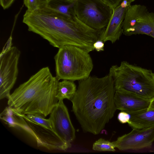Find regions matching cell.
Instances as JSON below:
<instances>
[{
    "label": "cell",
    "mask_w": 154,
    "mask_h": 154,
    "mask_svg": "<svg viewBox=\"0 0 154 154\" xmlns=\"http://www.w3.org/2000/svg\"><path fill=\"white\" fill-rule=\"evenodd\" d=\"M115 91L109 73L100 78L90 76L79 81L71 101L72 111L84 131L98 134L112 118L117 110Z\"/></svg>",
    "instance_id": "obj_1"
},
{
    "label": "cell",
    "mask_w": 154,
    "mask_h": 154,
    "mask_svg": "<svg viewBox=\"0 0 154 154\" xmlns=\"http://www.w3.org/2000/svg\"><path fill=\"white\" fill-rule=\"evenodd\" d=\"M23 22L29 31L58 48L72 45L89 52L94 49L93 44L99 39L100 33V31L87 26L76 16L69 17L47 7L34 11L27 10Z\"/></svg>",
    "instance_id": "obj_2"
},
{
    "label": "cell",
    "mask_w": 154,
    "mask_h": 154,
    "mask_svg": "<svg viewBox=\"0 0 154 154\" xmlns=\"http://www.w3.org/2000/svg\"><path fill=\"white\" fill-rule=\"evenodd\" d=\"M59 80L49 68L43 67L20 84L8 98V106L25 115L45 118L57 104Z\"/></svg>",
    "instance_id": "obj_3"
},
{
    "label": "cell",
    "mask_w": 154,
    "mask_h": 154,
    "mask_svg": "<svg viewBox=\"0 0 154 154\" xmlns=\"http://www.w3.org/2000/svg\"><path fill=\"white\" fill-rule=\"evenodd\" d=\"M109 73L116 91L130 92L150 101L154 98V72L151 70L122 61L119 66H112Z\"/></svg>",
    "instance_id": "obj_4"
},
{
    "label": "cell",
    "mask_w": 154,
    "mask_h": 154,
    "mask_svg": "<svg viewBox=\"0 0 154 154\" xmlns=\"http://www.w3.org/2000/svg\"><path fill=\"white\" fill-rule=\"evenodd\" d=\"M58 48L54 59L56 77L59 80L80 81L90 76L93 64L89 52L72 45Z\"/></svg>",
    "instance_id": "obj_5"
},
{
    "label": "cell",
    "mask_w": 154,
    "mask_h": 154,
    "mask_svg": "<svg viewBox=\"0 0 154 154\" xmlns=\"http://www.w3.org/2000/svg\"><path fill=\"white\" fill-rule=\"evenodd\" d=\"M74 9L81 21L99 31L106 27L113 12V8L103 0H76Z\"/></svg>",
    "instance_id": "obj_6"
},
{
    "label": "cell",
    "mask_w": 154,
    "mask_h": 154,
    "mask_svg": "<svg viewBox=\"0 0 154 154\" xmlns=\"http://www.w3.org/2000/svg\"><path fill=\"white\" fill-rule=\"evenodd\" d=\"M11 40L7 43L0 56V99L9 97L18 73V63L20 52L12 46Z\"/></svg>",
    "instance_id": "obj_7"
},
{
    "label": "cell",
    "mask_w": 154,
    "mask_h": 154,
    "mask_svg": "<svg viewBox=\"0 0 154 154\" xmlns=\"http://www.w3.org/2000/svg\"><path fill=\"white\" fill-rule=\"evenodd\" d=\"M122 29L126 36L141 34L154 38V13L144 5H131L126 12Z\"/></svg>",
    "instance_id": "obj_8"
},
{
    "label": "cell",
    "mask_w": 154,
    "mask_h": 154,
    "mask_svg": "<svg viewBox=\"0 0 154 154\" xmlns=\"http://www.w3.org/2000/svg\"><path fill=\"white\" fill-rule=\"evenodd\" d=\"M23 121L20 130L30 134L35 140L38 146L50 150L65 151L70 144L62 140L53 130L35 123L26 115L23 114Z\"/></svg>",
    "instance_id": "obj_9"
},
{
    "label": "cell",
    "mask_w": 154,
    "mask_h": 154,
    "mask_svg": "<svg viewBox=\"0 0 154 154\" xmlns=\"http://www.w3.org/2000/svg\"><path fill=\"white\" fill-rule=\"evenodd\" d=\"M49 119L54 132L63 141L70 144L75 139V130L63 100H58Z\"/></svg>",
    "instance_id": "obj_10"
},
{
    "label": "cell",
    "mask_w": 154,
    "mask_h": 154,
    "mask_svg": "<svg viewBox=\"0 0 154 154\" xmlns=\"http://www.w3.org/2000/svg\"><path fill=\"white\" fill-rule=\"evenodd\" d=\"M154 141V126L143 129H133L113 141L120 150L140 149L151 147Z\"/></svg>",
    "instance_id": "obj_11"
},
{
    "label": "cell",
    "mask_w": 154,
    "mask_h": 154,
    "mask_svg": "<svg viewBox=\"0 0 154 154\" xmlns=\"http://www.w3.org/2000/svg\"><path fill=\"white\" fill-rule=\"evenodd\" d=\"M135 0H123L115 8L106 27L101 31L99 39L104 42L110 41L114 43L119 40L123 33L122 26L127 11Z\"/></svg>",
    "instance_id": "obj_12"
},
{
    "label": "cell",
    "mask_w": 154,
    "mask_h": 154,
    "mask_svg": "<svg viewBox=\"0 0 154 154\" xmlns=\"http://www.w3.org/2000/svg\"><path fill=\"white\" fill-rule=\"evenodd\" d=\"M114 102L117 110L129 113L148 109L150 100L130 92L116 91Z\"/></svg>",
    "instance_id": "obj_13"
},
{
    "label": "cell",
    "mask_w": 154,
    "mask_h": 154,
    "mask_svg": "<svg viewBox=\"0 0 154 154\" xmlns=\"http://www.w3.org/2000/svg\"><path fill=\"white\" fill-rule=\"evenodd\" d=\"M128 123L132 129H143L154 126V110L146 109L128 113Z\"/></svg>",
    "instance_id": "obj_14"
},
{
    "label": "cell",
    "mask_w": 154,
    "mask_h": 154,
    "mask_svg": "<svg viewBox=\"0 0 154 154\" xmlns=\"http://www.w3.org/2000/svg\"><path fill=\"white\" fill-rule=\"evenodd\" d=\"M74 0H49L47 7L69 17L76 16Z\"/></svg>",
    "instance_id": "obj_15"
},
{
    "label": "cell",
    "mask_w": 154,
    "mask_h": 154,
    "mask_svg": "<svg viewBox=\"0 0 154 154\" xmlns=\"http://www.w3.org/2000/svg\"><path fill=\"white\" fill-rule=\"evenodd\" d=\"M0 118L9 127L19 130L23 121V114L8 106L1 113Z\"/></svg>",
    "instance_id": "obj_16"
},
{
    "label": "cell",
    "mask_w": 154,
    "mask_h": 154,
    "mask_svg": "<svg viewBox=\"0 0 154 154\" xmlns=\"http://www.w3.org/2000/svg\"><path fill=\"white\" fill-rule=\"evenodd\" d=\"M76 90V85L73 81L63 80L58 82L56 97L58 100L66 99L71 100Z\"/></svg>",
    "instance_id": "obj_17"
},
{
    "label": "cell",
    "mask_w": 154,
    "mask_h": 154,
    "mask_svg": "<svg viewBox=\"0 0 154 154\" xmlns=\"http://www.w3.org/2000/svg\"><path fill=\"white\" fill-rule=\"evenodd\" d=\"M113 142L100 138L94 143L92 149L99 151L114 152L116 151Z\"/></svg>",
    "instance_id": "obj_18"
},
{
    "label": "cell",
    "mask_w": 154,
    "mask_h": 154,
    "mask_svg": "<svg viewBox=\"0 0 154 154\" xmlns=\"http://www.w3.org/2000/svg\"><path fill=\"white\" fill-rule=\"evenodd\" d=\"M49 0H23L27 10L34 11L47 7Z\"/></svg>",
    "instance_id": "obj_19"
},
{
    "label": "cell",
    "mask_w": 154,
    "mask_h": 154,
    "mask_svg": "<svg viewBox=\"0 0 154 154\" xmlns=\"http://www.w3.org/2000/svg\"><path fill=\"white\" fill-rule=\"evenodd\" d=\"M28 118L32 122L53 130L51 122L49 119H47L42 116L32 115H26Z\"/></svg>",
    "instance_id": "obj_20"
},
{
    "label": "cell",
    "mask_w": 154,
    "mask_h": 154,
    "mask_svg": "<svg viewBox=\"0 0 154 154\" xmlns=\"http://www.w3.org/2000/svg\"><path fill=\"white\" fill-rule=\"evenodd\" d=\"M117 118L118 120L121 123H128L130 119V115L126 112L121 111L118 114Z\"/></svg>",
    "instance_id": "obj_21"
},
{
    "label": "cell",
    "mask_w": 154,
    "mask_h": 154,
    "mask_svg": "<svg viewBox=\"0 0 154 154\" xmlns=\"http://www.w3.org/2000/svg\"><path fill=\"white\" fill-rule=\"evenodd\" d=\"M104 43L103 41L100 39L97 40L93 44L94 49L98 52L103 51L104 46Z\"/></svg>",
    "instance_id": "obj_22"
},
{
    "label": "cell",
    "mask_w": 154,
    "mask_h": 154,
    "mask_svg": "<svg viewBox=\"0 0 154 154\" xmlns=\"http://www.w3.org/2000/svg\"><path fill=\"white\" fill-rule=\"evenodd\" d=\"M14 0H0V4L4 9L9 8Z\"/></svg>",
    "instance_id": "obj_23"
},
{
    "label": "cell",
    "mask_w": 154,
    "mask_h": 154,
    "mask_svg": "<svg viewBox=\"0 0 154 154\" xmlns=\"http://www.w3.org/2000/svg\"><path fill=\"white\" fill-rule=\"evenodd\" d=\"M105 2L113 8L119 4L123 0H103Z\"/></svg>",
    "instance_id": "obj_24"
},
{
    "label": "cell",
    "mask_w": 154,
    "mask_h": 154,
    "mask_svg": "<svg viewBox=\"0 0 154 154\" xmlns=\"http://www.w3.org/2000/svg\"><path fill=\"white\" fill-rule=\"evenodd\" d=\"M148 109L154 110V98L150 101V105Z\"/></svg>",
    "instance_id": "obj_25"
},
{
    "label": "cell",
    "mask_w": 154,
    "mask_h": 154,
    "mask_svg": "<svg viewBox=\"0 0 154 154\" xmlns=\"http://www.w3.org/2000/svg\"></svg>",
    "instance_id": "obj_26"
}]
</instances>
